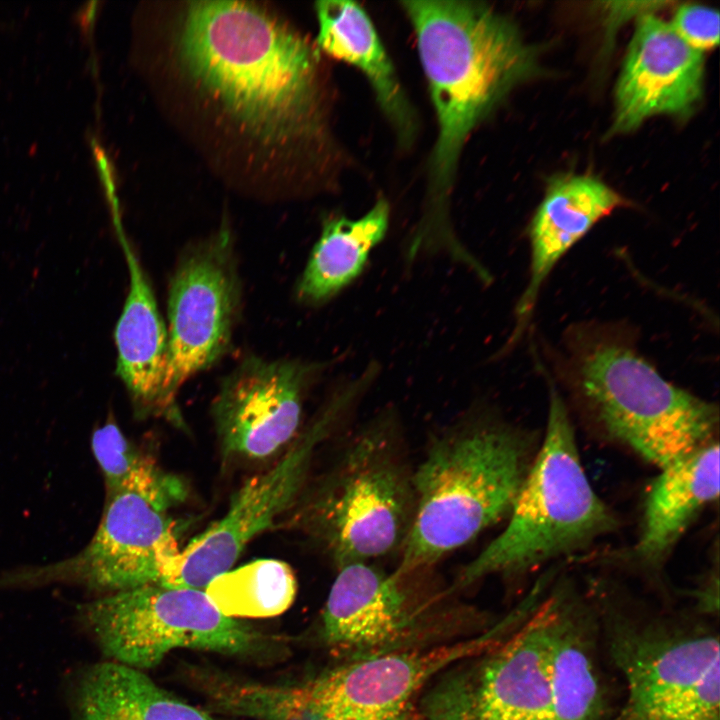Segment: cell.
<instances>
[{
  "instance_id": "obj_10",
  "label": "cell",
  "mask_w": 720,
  "mask_h": 720,
  "mask_svg": "<svg viewBox=\"0 0 720 720\" xmlns=\"http://www.w3.org/2000/svg\"><path fill=\"white\" fill-rule=\"evenodd\" d=\"M167 512L133 492H106L98 527L80 552L4 576L0 588L71 583L106 595L164 585L181 551L180 528Z\"/></svg>"
},
{
  "instance_id": "obj_25",
  "label": "cell",
  "mask_w": 720,
  "mask_h": 720,
  "mask_svg": "<svg viewBox=\"0 0 720 720\" xmlns=\"http://www.w3.org/2000/svg\"><path fill=\"white\" fill-rule=\"evenodd\" d=\"M204 591L230 618H266L280 615L292 605L297 581L287 563L259 559L222 573Z\"/></svg>"
},
{
  "instance_id": "obj_7",
  "label": "cell",
  "mask_w": 720,
  "mask_h": 720,
  "mask_svg": "<svg viewBox=\"0 0 720 720\" xmlns=\"http://www.w3.org/2000/svg\"><path fill=\"white\" fill-rule=\"evenodd\" d=\"M489 642L483 636L357 657L296 684L242 680L232 691L231 709L253 720H422L412 704L424 684Z\"/></svg>"
},
{
  "instance_id": "obj_27",
  "label": "cell",
  "mask_w": 720,
  "mask_h": 720,
  "mask_svg": "<svg viewBox=\"0 0 720 720\" xmlns=\"http://www.w3.org/2000/svg\"><path fill=\"white\" fill-rule=\"evenodd\" d=\"M669 2H603L601 3L606 33L609 36L622 23L636 16L637 18L663 9Z\"/></svg>"
},
{
  "instance_id": "obj_3",
  "label": "cell",
  "mask_w": 720,
  "mask_h": 720,
  "mask_svg": "<svg viewBox=\"0 0 720 720\" xmlns=\"http://www.w3.org/2000/svg\"><path fill=\"white\" fill-rule=\"evenodd\" d=\"M537 448L488 410L441 432L414 468L415 514L396 569L432 568L507 517Z\"/></svg>"
},
{
  "instance_id": "obj_26",
  "label": "cell",
  "mask_w": 720,
  "mask_h": 720,
  "mask_svg": "<svg viewBox=\"0 0 720 720\" xmlns=\"http://www.w3.org/2000/svg\"><path fill=\"white\" fill-rule=\"evenodd\" d=\"M692 48L704 52L718 45L719 13L710 7L684 4L676 9L670 23Z\"/></svg>"
},
{
  "instance_id": "obj_8",
  "label": "cell",
  "mask_w": 720,
  "mask_h": 720,
  "mask_svg": "<svg viewBox=\"0 0 720 720\" xmlns=\"http://www.w3.org/2000/svg\"><path fill=\"white\" fill-rule=\"evenodd\" d=\"M77 620L110 661L142 671L179 648L248 656L270 643L251 626L221 613L204 590L160 584L82 604Z\"/></svg>"
},
{
  "instance_id": "obj_13",
  "label": "cell",
  "mask_w": 720,
  "mask_h": 720,
  "mask_svg": "<svg viewBox=\"0 0 720 720\" xmlns=\"http://www.w3.org/2000/svg\"><path fill=\"white\" fill-rule=\"evenodd\" d=\"M327 364L247 356L224 377L212 404L223 456L265 460L300 433L304 400Z\"/></svg>"
},
{
  "instance_id": "obj_20",
  "label": "cell",
  "mask_w": 720,
  "mask_h": 720,
  "mask_svg": "<svg viewBox=\"0 0 720 720\" xmlns=\"http://www.w3.org/2000/svg\"><path fill=\"white\" fill-rule=\"evenodd\" d=\"M73 720H218L117 662L88 664L67 686Z\"/></svg>"
},
{
  "instance_id": "obj_12",
  "label": "cell",
  "mask_w": 720,
  "mask_h": 720,
  "mask_svg": "<svg viewBox=\"0 0 720 720\" xmlns=\"http://www.w3.org/2000/svg\"><path fill=\"white\" fill-rule=\"evenodd\" d=\"M548 599L500 648L442 679L422 720H540L552 715L547 672Z\"/></svg>"
},
{
  "instance_id": "obj_23",
  "label": "cell",
  "mask_w": 720,
  "mask_h": 720,
  "mask_svg": "<svg viewBox=\"0 0 720 720\" xmlns=\"http://www.w3.org/2000/svg\"><path fill=\"white\" fill-rule=\"evenodd\" d=\"M389 217L388 202L379 199L358 219L327 220L297 284V299L305 305H320L357 279L385 237Z\"/></svg>"
},
{
  "instance_id": "obj_21",
  "label": "cell",
  "mask_w": 720,
  "mask_h": 720,
  "mask_svg": "<svg viewBox=\"0 0 720 720\" xmlns=\"http://www.w3.org/2000/svg\"><path fill=\"white\" fill-rule=\"evenodd\" d=\"M547 672L552 715L558 720H599L602 695L584 634L583 609L570 584L548 598Z\"/></svg>"
},
{
  "instance_id": "obj_2",
  "label": "cell",
  "mask_w": 720,
  "mask_h": 720,
  "mask_svg": "<svg viewBox=\"0 0 720 720\" xmlns=\"http://www.w3.org/2000/svg\"><path fill=\"white\" fill-rule=\"evenodd\" d=\"M560 373L606 437L659 469L717 440V405L663 378L616 326L569 328Z\"/></svg>"
},
{
  "instance_id": "obj_6",
  "label": "cell",
  "mask_w": 720,
  "mask_h": 720,
  "mask_svg": "<svg viewBox=\"0 0 720 720\" xmlns=\"http://www.w3.org/2000/svg\"><path fill=\"white\" fill-rule=\"evenodd\" d=\"M546 429L516 495L508 522L460 571L457 586L515 576L586 549L619 521L582 465L567 406L548 373Z\"/></svg>"
},
{
  "instance_id": "obj_1",
  "label": "cell",
  "mask_w": 720,
  "mask_h": 720,
  "mask_svg": "<svg viewBox=\"0 0 720 720\" xmlns=\"http://www.w3.org/2000/svg\"><path fill=\"white\" fill-rule=\"evenodd\" d=\"M176 45L191 83L264 144H288L318 129L316 53L264 9L189 2Z\"/></svg>"
},
{
  "instance_id": "obj_9",
  "label": "cell",
  "mask_w": 720,
  "mask_h": 720,
  "mask_svg": "<svg viewBox=\"0 0 720 720\" xmlns=\"http://www.w3.org/2000/svg\"><path fill=\"white\" fill-rule=\"evenodd\" d=\"M365 393L357 379L337 387L277 462L247 479L232 495L223 517L181 549L164 586L205 590L214 578L230 570L252 539L293 509L306 487L317 448Z\"/></svg>"
},
{
  "instance_id": "obj_19",
  "label": "cell",
  "mask_w": 720,
  "mask_h": 720,
  "mask_svg": "<svg viewBox=\"0 0 720 720\" xmlns=\"http://www.w3.org/2000/svg\"><path fill=\"white\" fill-rule=\"evenodd\" d=\"M624 204L616 191L593 176L564 175L550 182L529 227V281L515 308L516 325L507 348L522 336L541 287L561 258Z\"/></svg>"
},
{
  "instance_id": "obj_11",
  "label": "cell",
  "mask_w": 720,
  "mask_h": 720,
  "mask_svg": "<svg viewBox=\"0 0 720 720\" xmlns=\"http://www.w3.org/2000/svg\"><path fill=\"white\" fill-rule=\"evenodd\" d=\"M241 303L231 234L222 229L180 258L168 296V386L177 400L191 377L228 351Z\"/></svg>"
},
{
  "instance_id": "obj_4",
  "label": "cell",
  "mask_w": 720,
  "mask_h": 720,
  "mask_svg": "<svg viewBox=\"0 0 720 720\" xmlns=\"http://www.w3.org/2000/svg\"><path fill=\"white\" fill-rule=\"evenodd\" d=\"M438 122L432 172L447 189L473 129L537 71L536 50L510 19L479 2L404 1Z\"/></svg>"
},
{
  "instance_id": "obj_16",
  "label": "cell",
  "mask_w": 720,
  "mask_h": 720,
  "mask_svg": "<svg viewBox=\"0 0 720 720\" xmlns=\"http://www.w3.org/2000/svg\"><path fill=\"white\" fill-rule=\"evenodd\" d=\"M704 55L654 13L637 18L616 84L613 133L656 115L688 116L701 101Z\"/></svg>"
},
{
  "instance_id": "obj_14",
  "label": "cell",
  "mask_w": 720,
  "mask_h": 720,
  "mask_svg": "<svg viewBox=\"0 0 720 720\" xmlns=\"http://www.w3.org/2000/svg\"><path fill=\"white\" fill-rule=\"evenodd\" d=\"M429 571L387 573L370 562L338 568L321 616L327 645L362 657L407 642L432 616L437 601L427 584Z\"/></svg>"
},
{
  "instance_id": "obj_18",
  "label": "cell",
  "mask_w": 720,
  "mask_h": 720,
  "mask_svg": "<svg viewBox=\"0 0 720 720\" xmlns=\"http://www.w3.org/2000/svg\"><path fill=\"white\" fill-rule=\"evenodd\" d=\"M719 496V444L715 440L660 469L647 490L640 530L619 560L656 574L698 515Z\"/></svg>"
},
{
  "instance_id": "obj_17",
  "label": "cell",
  "mask_w": 720,
  "mask_h": 720,
  "mask_svg": "<svg viewBox=\"0 0 720 720\" xmlns=\"http://www.w3.org/2000/svg\"><path fill=\"white\" fill-rule=\"evenodd\" d=\"M117 233L129 272V289L114 332L117 375L138 417H164L182 424L177 400L168 386V330L153 289L122 227L117 228Z\"/></svg>"
},
{
  "instance_id": "obj_15",
  "label": "cell",
  "mask_w": 720,
  "mask_h": 720,
  "mask_svg": "<svg viewBox=\"0 0 720 720\" xmlns=\"http://www.w3.org/2000/svg\"><path fill=\"white\" fill-rule=\"evenodd\" d=\"M624 720H719L718 638L660 635L622 646Z\"/></svg>"
},
{
  "instance_id": "obj_5",
  "label": "cell",
  "mask_w": 720,
  "mask_h": 720,
  "mask_svg": "<svg viewBox=\"0 0 720 720\" xmlns=\"http://www.w3.org/2000/svg\"><path fill=\"white\" fill-rule=\"evenodd\" d=\"M397 413L383 410L344 444L336 461L291 510L292 521L336 569L401 552L416 506Z\"/></svg>"
},
{
  "instance_id": "obj_24",
  "label": "cell",
  "mask_w": 720,
  "mask_h": 720,
  "mask_svg": "<svg viewBox=\"0 0 720 720\" xmlns=\"http://www.w3.org/2000/svg\"><path fill=\"white\" fill-rule=\"evenodd\" d=\"M91 448L102 471L106 492H133L164 511L187 497L185 483L162 469L114 421H107L93 432Z\"/></svg>"
},
{
  "instance_id": "obj_28",
  "label": "cell",
  "mask_w": 720,
  "mask_h": 720,
  "mask_svg": "<svg viewBox=\"0 0 720 720\" xmlns=\"http://www.w3.org/2000/svg\"><path fill=\"white\" fill-rule=\"evenodd\" d=\"M540 720H558V719L555 718L554 716H549V717H546V718H543V719H540Z\"/></svg>"
},
{
  "instance_id": "obj_22",
  "label": "cell",
  "mask_w": 720,
  "mask_h": 720,
  "mask_svg": "<svg viewBox=\"0 0 720 720\" xmlns=\"http://www.w3.org/2000/svg\"><path fill=\"white\" fill-rule=\"evenodd\" d=\"M315 9L318 48L360 70L385 115L403 138H409L414 130L413 114L370 17L351 1H320Z\"/></svg>"
}]
</instances>
